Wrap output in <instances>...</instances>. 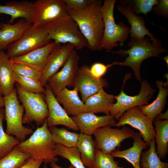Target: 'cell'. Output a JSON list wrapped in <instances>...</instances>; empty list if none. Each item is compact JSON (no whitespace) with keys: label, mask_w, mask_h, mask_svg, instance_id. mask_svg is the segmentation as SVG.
<instances>
[{"label":"cell","mask_w":168,"mask_h":168,"mask_svg":"<svg viewBox=\"0 0 168 168\" xmlns=\"http://www.w3.org/2000/svg\"><path fill=\"white\" fill-rule=\"evenodd\" d=\"M102 1L92 0L85 9L79 11L68 10V14L77 24L88 43V48L93 51L102 50V41L104 25L101 11Z\"/></svg>","instance_id":"6da1fadb"},{"label":"cell","mask_w":168,"mask_h":168,"mask_svg":"<svg viewBox=\"0 0 168 168\" xmlns=\"http://www.w3.org/2000/svg\"><path fill=\"white\" fill-rule=\"evenodd\" d=\"M128 46L130 48L127 50L120 49L111 52L112 54H118L122 57L128 56L124 61H115L114 62V64L131 67L136 79L140 82L141 81L140 69L142 62L151 57H160L161 54L167 51L163 47L153 44L148 36L142 39L131 40Z\"/></svg>","instance_id":"7a4b0ae2"},{"label":"cell","mask_w":168,"mask_h":168,"mask_svg":"<svg viewBox=\"0 0 168 168\" xmlns=\"http://www.w3.org/2000/svg\"><path fill=\"white\" fill-rule=\"evenodd\" d=\"M55 146L46 119L43 124L38 127L28 139L20 142L16 147L28 154L30 158L43 160L46 164L58 161Z\"/></svg>","instance_id":"3957f363"},{"label":"cell","mask_w":168,"mask_h":168,"mask_svg":"<svg viewBox=\"0 0 168 168\" xmlns=\"http://www.w3.org/2000/svg\"><path fill=\"white\" fill-rule=\"evenodd\" d=\"M44 26L49 39L53 40L55 44H70L77 50L88 47L87 41L77 24L68 14Z\"/></svg>","instance_id":"277c9868"},{"label":"cell","mask_w":168,"mask_h":168,"mask_svg":"<svg viewBox=\"0 0 168 168\" xmlns=\"http://www.w3.org/2000/svg\"><path fill=\"white\" fill-rule=\"evenodd\" d=\"M116 2L115 0H105L101 8L104 25L101 47L109 51L118 46V42L121 46L124 45L129 34L128 26L122 21L115 23L114 10Z\"/></svg>","instance_id":"5b68a950"},{"label":"cell","mask_w":168,"mask_h":168,"mask_svg":"<svg viewBox=\"0 0 168 168\" xmlns=\"http://www.w3.org/2000/svg\"><path fill=\"white\" fill-rule=\"evenodd\" d=\"M5 118L6 121V133L14 135L20 142L24 141L26 136L33 133V130L23 125L24 110L18 100L16 88L9 95L4 97Z\"/></svg>","instance_id":"8992f818"},{"label":"cell","mask_w":168,"mask_h":168,"mask_svg":"<svg viewBox=\"0 0 168 168\" xmlns=\"http://www.w3.org/2000/svg\"><path fill=\"white\" fill-rule=\"evenodd\" d=\"M15 88L18 99L25 111L23 123L30 124L34 122L38 127L41 126L47 118L49 113L44 93L28 91L18 83Z\"/></svg>","instance_id":"52a82bcc"},{"label":"cell","mask_w":168,"mask_h":168,"mask_svg":"<svg viewBox=\"0 0 168 168\" xmlns=\"http://www.w3.org/2000/svg\"><path fill=\"white\" fill-rule=\"evenodd\" d=\"M44 26L32 27L18 40L9 44L6 53L11 58L26 54L51 42Z\"/></svg>","instance_id":"ba28073f"},{"label":"cell","mask_w":168,"mask_h":168,"mask_svg":"<svg viewBox=\"0 0 168 168\" xmlns=\"http://www.w3.org/2000/svg\"><path fill=\"white\" fill-rule=\"evenodd\" d=\"M129 75L127 74L125 78L120 92L114 96L116 101L112 106L110 115L116 120H118L124 112L130 108L148 104L156 91L147 81L144 79L141 82L140 90L137 95L131 96L127 95L123 91V88Z\"/></svg>","instance_id":"9c48e42d"},{"label":"cell","mask_w":168,"mask_h":168,"mask_svg":"<svg viewBox=\"0 0 168 168\" xmlns=\"http://www.w3.org/2000/svg\"><path fill=\"white\" fill-rule=\"evenodd\" d=\"M111 127H102L96 129L93 134L96 149L109 154L119 149L121 142L127 138H133L135 133L125 125L121 129L112 128Z\"/></svg>","instance_id":"30bf717a"},{"label":"cell","mask_w":168,"mask_h":168,"mask_svg":"<svg viewBox=\"0 0 168 168\" xmlns=\"http://www.w3.org/2000/svg\"><path fill=\"white\" fill-rule=\"evenodd\" d=\"M63 0H37L33 2V27L45 26L68 14Z\"/></svg>","instance_id":"8fae6325"},{"label":"cell","mask_w":168,"mask_h":168,"mask_svg":"<svg viewBox=\"0 0 168 168\" xmlns=\"http://www.w3.org/2000/svg\"><path fill=\"white\" fill-rule=\"evenodd\" d=\"M153 122L141 110L139 106L130 108L124 113L114 126L119 128L128 124L138 130L143 141L148 146L155 140V131Z\"/></svg>","instance_id":"7c38bea8"},{"label":"cell","mask_w":168,"mask_h":168,"mask_svg":"<svg viewBox=\"0 0 168 168\" xmlns=\"http://www.w3.org/2000/svg\"><path fill=\"white\" fill-rule=\"evenodd\" d=\"M79 56L75 49L62 69L48 80L47 84L55 96L67 86L72 87L76 75L79 69Z\"/></svg>","instance_id":"4fadbf2b"},{"label":"cell","mask_w":168,"mask_h":168,"mask_svg":"<svg viewBox=\"0 0 168 168\" xmlns=\"http://www.w3.org/2000/svg\"><path fill=\"white\" fill-rule=\"evenodd\" d=\"M74 49L70 44H55L41 72L40 82L44 87L47 84L48 79L65 64Z\"/></svg>","instance_id":"5bb4252c"},{"label":"cell","mask_w":168,"mask_h":168,"mask_svg":"<svg viewBox=\"0 0 168 168\" xmlns=\"http://www.w3.org/2000/svg\"><path fill=\"white\" fill-rule=\"evenodd\" d=\"M109 86L107 80L103 78H97L91 74L90 68L84 64L79 68L75 77L72 87L77 88L84 102L90 96L100 90Z\"/></svg>","instance_id":"9a60e30c"},{"label":"cell","mask_w":168,"mask_h":168,"mask_svg":"<svg viewBox=\"0 0 168 168\" xmlns=\"http://www.w3.org/2000/svg\"><path fill=\"white\" fill-rule=\"evenodd\" d=\"M45 87L44 94L48 110V116L46 119L48 127L63 125L73 130H79L71 117L58 102L49 85L47 84Z\"/></svg>","instance_id":"2e32d148"},{"label":"cell","mask_w":168,"mask_h":168,"mask_svg":"<svg viewBox=\"0 0 168 168\" xmlns=\"http://www.w3.org/2000/svg\"><path fill=\"white\" fill-rule=\"evenodd\" d=\"M116 7L118 11L127 18L131 25L129 34L131 40L142 39L148 36L153 44L159 47H163L161 41L155 38L146 28L145 20L143 17L134 13L128 6L118 3Z\"/></svg>","instance_id":"e0dca14e"},{"label":"cell","mask_w":168,"mask_h":168,"mask_svg":"<svg viewBox=\"0 0 168 168\" xmlns=\"http://www.w3.org/2000/svg\"><path fill=\"white\" fill-rule=\"evenodd\" d=\"M71 117L81 133L90 135L99 128L107 125L114 126L117 123L114 117L110 114L98 116L91 113L83 112Z\"/></svg>","instance_id":"ac0fdd59"},{"label":"cell","mask_w":168,"mask_h":168,"mask_svg":"<svg viewBox=\"0 0 168 168\" xmlns=\"http://www.w3.org/2000/svg\"><path fill=\"white\" fill-rule=\"evenodd\" d=\"M54 45V42H51L26 54L10 58L11 62L25 64L42 72Z\"/></svg>","instance_id":"d6986e66"},{"label":"cell","mask_w":168,"mask_h":168,"mask_svg":"<svg viewBox=\"0 0 168 168\" xmlns=\"http://www.w3.org/2000/svg\"><path fill=\"white\" fill-rule=\"evenodd\" d=\"M0 29V51L6 49L12 43L18 40L32 26V23L21 19L14 24L1 23Z\"/></svg>","instance_id":"ffe728a7"},{"label":"cell","mask_w":168,"mask_h":168,"mask_svg":"<svg viewBox=\"0 0 168 168\" xmlns=\"http://www.w3.org/2000/svg\"><path fill=\"white\" fill-rule=\"evenodd\" d=\"M114 96L106 93L103 88L101 89L84 102V112L110 114L111 108L116 100Z\"/></svg>","instance_id":"44dd1931"},{"label":"cell","mask_w":168,"mask_h":168,"mask_svg":"<svg viewBox=\"0 0 168 168\" xmlns=\"http://www.w3.org/2000/svg\"><path fill=\"white\" fill-rule=\"evenodd\" d=\"M33 4V2L27 0L11 1L4 5H0V13L10 16V24L19 18L32 23Z\"/></svg>","instance_id":"7402d4cb"},{"label":"cell","mask_w":168,"mask_h":168,"mask_svg":"<svg viewBox=\"0 0 168 168\" xmlns=\"http://www.w3.org/2000/svg\"><path fill=\"white\" fill-rule=\"evenodd\" d=\"M78 90L76 87L73 90L65 87L55 96L59 103L63 106V109L68 115L74 116L84 112V103L78 95Z\"/></svg>","instance_id":"603a6c76"},{"label":"cell","mask_w":168,"mask_h":168,"mask_svg":"<svg viewBox=\"0 0 168 168\" xmlns=\"http://www.w3.org/2000/svg\"><path fill=\"white\" fill-rule=\"evenodd\" d=\"M133 138L134 141L131 147L123 151L117 149L110 154L114 157L124 158L131 163L134 168H140V161L143 149L148 146L138 132H135Z\"/></svg>","instance_id":"cb8c5ba5"},{"label":"cell","mask_w":168,"mask_h":168,"mask_svg":"<svg viewBox=\"0 0 168 168\" xmlns=\"http://www.w3.org/2000/svg\"><path fill=\"white\" fill-rule=\"evenodd\" d=\"M14 73L10 59L4 50L0 51V93L4 97L15 88Z\"/></svg>","instance_id":"d4e9b609"},{"label":"cell","mask_w":168,"mask_h":168,"mask_svg":"<svg viewBox=\"0 0 168 168\" xmlns=\"http://www.w3.org/2000/svg\"><path fill=\"white\" fill-rule=\"evenodd\" d=\"M155 82L159 89L155 100L150 104L139 106L143 113L152 122L164 109L168 95V90L163 86L162 81L157 80Z\"/></svg>","instance_id":"484cf974"},{"label":"cell","mask_w":168,"mask_h":168,"mask_svg":"<svg viewBox=\"0 0 168 168\" xmlns=\"http://www.w3.org/2000/svg\"><path fill=\"white\" fill-rule=\"evenodd\" d=\"M76 147L84 166L86 168H91L96 150L95 142L91 135L80 133Z\"/></svg>","instance_id":"4316f807"},{"label":"cell","mask_w":168,"mask_h":168,"mask_svg":"<svg viewBox=\"0 0 168 168\" xmlns=\"http://www.w3.org/2000/svg\"><path fill=\"white\" fill-rule=\"evenodd\" d=\"M153 122L155 126L156 151L161 159L163 160L168 152V120L156 118Z\"/></svg>","instance_id":"83f0119b"},{"label":"cell","mask_w":168,"mask_h":168,"mask_svg":"<svg viewBox=\"0 0 168 168\" xmlns=\"http://www.w3.org/2000/svg\"><path fill=\"white\" fill-rule=\"evenodd\" d=\"M52 141L67 147L76 146L79 134L69 131L65 128H59L55 126L49 128Z\"/></svg>","instance_id":"f1b7e54d"},{"label":"cell","mask_w":168,"mask_h":168,"mask_svg":"<svg viewBox=\"0 0 168 168\" xmlns=\"http://www.w3.org/2000/svg\"><path fill=\"white\" fill-rule=\"evenodd\" d=\"M149 147L148 149L142 153L140 168H168V163L161 161L156 152L155 140L151 141Z\"/></svg>","instance_id":"f546056e"},{"label":"cell","mask_w":168,"mask_h":168,"mask_svg":"<svg viewBox=\"0 0 168 168\" xmlns=\"http://www.w3.org/2000/svg\"><path fill=\"white\" fill-rule=\"evenodd\" d=\"M30 158L29 155L16 147L5 156L0 159V168H20Z\"/></svg>","instance_id":"4dcf8cb0"},{"label":"cell","mask_w":168,"mask_h":168,"mask_svg":"<svg viewBox=\"0 0 168 168\" xmlns=\"http://www.w3.org/2000/svg\"><path fill=\"white\" fill-rule=\"evenodd\" d=\"M4 118V109L2 108L0 110V159L8 154L20 142L16 138L4 131L3 121Z\"/></svg>","instance_id":"1f68e13d"},{"label":"cell","mask_w":168,"mask_h":168,"mask_svg":"<svg viewBox=\"0 0 168 168\" xmlns=\"http://www.w3.org/2000/svg\"><path fill=\"white\" fill-rule=\"evenodd\" d=\"M55 149L57 155L68 160L75 168H86L82 161L79 151L76 146L67 147L56 143Z\"/></svg>","instance_id":"d6a6232c"},{"label":"cell","mask_w":168,"mask_h":168,"mask_svg":"<svg viewBox=\"0 0 168 168\" xmlns=\"http://www.w3.org/2000/svg\"><path fill=\"white\" fill-rule=\"evenodd\" d=\"M120 3L129 6L132 11L138 15L142 13L146 15L158 3L157 0H121Z\"/></svg>","instance_id":"836d02e7"},{"label":"cell","mask_w":168,"mask_h":168,"mask_svg":"<svg viewBox=\"0 0 168 168\" xmlns=\"http://www.w3.org/2000/svg\"><path fill=\"white\" fill-rule=\"evenodd\" d=\"M14 78L16 82L26 91L35 93H44L45 88L40 82L15 73Z\"/></svg>","instance_id":"e575fe53"},{"label":"cell","mask_w":168,"mask_h":168,"mask_svg":"<svg viewBox=\"0 0 168 168\" xmlns=\"http://www.w3.org/2000/svg\"><path fill=\"white\" fill-rule=\"evenodd\" d=\"M119 162L115 161L110 154L96 149L95 157L91 168H115Z\"/></svg>","instance_id":"d590c367"},{"label":"cell","mask_w":168,"mask_h":168,"mask_svg":"<svg viewBox=\"0 0 168 168\" xmlns=\"http://www.w3.org/2000/svg\"><path fill=\"white\" fill-rule=\"evenodd\" d=\"M11 64L14 73L40 82L41 72L25 64L11 63Z\"/></svg>","instance_id":"8d00e7d4"},{"label":"cell","mask_w":168,"mask_h":168,"mask_svg":"<svg viewBox=\"0 0 168 168\" xmlns=\"http://www.w3.org/2000/svg\"><path fill=\"white\" fill-rule=\"evenodd\" d=\"M68 10L75 11L83 10L90 4L92 0H63Z\"/></svg>","instance_id":"74e56055"},{"label":"cell","mask_w":168,"mask_h":168,"mask_svg":"<svg viewBox=\"0 0 168 168\" xmlns=\"http://www.w3.org/2000/svg\"><path fill=\"white\" fill-rule=\"evenodd\" d=\"M114 65L113 62L107 65L101 63H96L90 68V71L92 76L100 79L105 73L109 68Z\"/></svg>","instance_id":"f35d334b"},{"label":"cell","mask_w":168,"mask_h":168,"mask_svg":"<svg viewBox=\"0 0 168 168\" xmlns=\"http://www.w3.org/2000/svg\"><path fill=\"white\" fill-rule=\"evenodd\" d=\"M152 10L154 12L165 18L168 17V0H159L156 5L154 6Z\"/></svg>","instance_id":"ab89813d"},{"label":"cell","mask_w":168,"mask_h":168,"mask_svg":"<svg viewBox=\"0 0 168 168\" xmlns=\"http://www.w3.org/2000/svg\"><path fill=\"white\" fill-rule=\"evenodd\" d=\"M43 162H44L43 160H35L30 158L20 168H39Z\"/></svg>","instance_id":"60d3db41"},{"label":"cell","mask_w":168,"mask_h":168,"mask_svg":"<svg viewBox=\"0 0 168 168\" xmlns=\"http://www.w3.org/2000/svg\"><path fill=\"white\" fill-rule=\"evenodd\" d=\"M156 118L162 120H168V109L165 113H161L159 114Z\"/></svg>","instance_id":"b9f144b4"},{"label":"cell","mask_w":168,"mask_h":168,"mask_svg":"<svg viewBox=\"0 0 168 168\" xmlns=\"http://www.w3.org/2000/svg\"><path fill=\"white\" fill-rule=\"evenodd\" d=\"M50 166L51 168H64L60 167L57 165L55 162L54 161L50 163ZM67 168H75L72 164H71L70 166Z\"/></svg>","instance_id":"7bdbcfd3"},{"label":"cell","mask_w":168,"mask_h":168,"mask_svg":"<svg viewBox=\"0 0 168 168\" xmlns=\"http://www.w3.org/2000/svg\"><path fill=\"white\" fill-rule=\"evenodd\" d=\"M4 106V97L0 93V110Z\"/></svg>","instance_id":"ee69618b"},{"label":"cell","mask_w":168,"mask_h":168,"mask_svg":"<svg viewBox=\"0 0 168 168\" xmlns=\"http://www.w3.org/2000/svg\"><path fill=\"white\" fill-rule=\"evenodd\" d=\"M163 58L164 59L165 61L166 62L167 64V66H168V55L166 56Z\"/></svg>","instance_id":"f6af8a7d"},{"label":"cell","mask_w":168,"mask_h":168,"mask_svg":"<svg viewBox=\"0 0 168 168\" xmlns=\"http://www.w3.org/2000/svg\"><path fill=\"white\" fill-rule=\"evenodd\" d=\"M42 168H48L46 164H45Z\"/></svg>","instance_id":"bcb514c9"},{"label":"cell","mask_w":168,"mask_h":168,"mask_svg":"<svg viewBox=\"0 0 168 168\" xmlns=\"http://www.w3.org/2000/svg\"><path fill=\"white\" fill-rule=\"evenodd\" d=\"M115 168H124L123 166H118Z\"/></svg>","instance_id":"7dc6e473"},{"label":"cell","mask_w":168,"mask_h":168,"mask_svg":"<svg viewBox=\"0 0 168 168\" xmlns=\"http://www.w3.org/2000/svg\"><path fill=\"white\" fill-rule=\"evenodd\" d=\"M2 26L1 24V23L0 22V29L2 28Z\"/></svg>","instance_id":"c3c4849f"}]
</instances>
